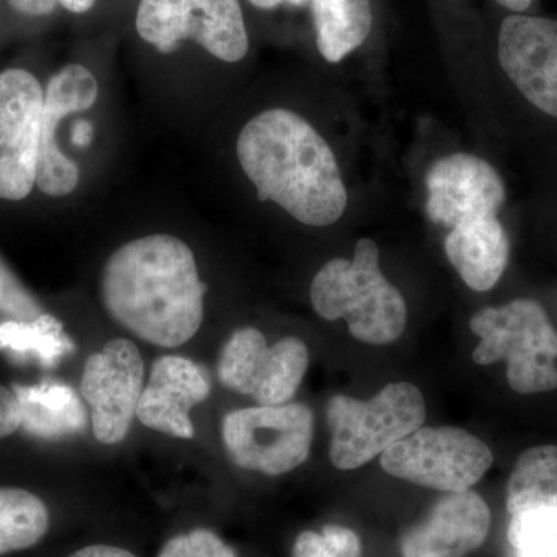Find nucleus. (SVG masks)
<instances>
[{
  "label": "nucleus",
  "instance_id": "1",
  "mask_svg": "<svg viewBox=\"0 0 557 557\" xmlns=\"http://www.w3.org/2000/svg\"><path fill=\"white\" fill-rule=\"evenodd\" d=\"M207 289L193 249L171 234L127 242L102 270V304L110 318L157 347H180L197 335Z\"/></svg>",
  "mask_w": 557,
  "mask_h": 557
},
{
  "label": "nucleus",
  "instance_id": "2",
  "mask_svg": "<svg viewBox=\"0 0 557 557\" xmlns=\"http://www.w3.org/2000/svg\"><path fill=\"white\" fill-rule=\"evenodd\" d=\"M237 159L258 190L309 226H329L343 218L347 189L338 160L313 126L288 109H270L245 124Z\"/></svg>",
  "mask_w": 557,
  "mask_h": 557
},
{
  "label": "nucleus",
  "instance_id": "3",
  "mask_svg": "<svg viewBox=\"0 0 557 557\" xmlns=\"http://www.w3.org/2000/svg\"><path fill=\"white\" fill-rule=\"evenodd\" d=\"M311 304L327 321L346 319L351 336L372 346H386L403 335L408 306L397 287L380 270V248L364 237L354 259L325 263L310 288Z\"/></svg>",
  "mask_w": 557,
  "mask_h": 557
},
{
  "label": "nucleus",
  "instance_id": "4",
  "mask_svg": "<svg viewBox=\"0 0 557 557\" xmlns=\"http://www.w3.org/2000/svg\"><path fill=\"white\" fill-rule=\"evenodd\" d=\"M469 327L480 338L472 361L479 366L507 362L512 391L533 395L557 388V333L536 300L486 307L471 318Z\"/></svg>",
  "mask_w": 557,
  "mask_h": 557
},
{
  "label": "nucleus",
  "instance_id": "5",
  "mask_svg": "<svg viewBox=\"0 0 557 557\" xmlns=\"http://www.w3.org/2000/svg\"><path fill=\"white\" fill-rule=\"evenodd\" d=\"M426 403L410 383H391L369 401L335 395L327 405L330 461L350 471L364 467L423 426Z\"/></svg>",
  "mask_w": 557,
  "mask_h": 557
},
{
  "label": "nucleus",
  "instance_id": "6",
  "mask_svg": "<svg viewBox=\"0 0 557 557\" xmlns=\"http://www.w3.org/2000/svg\"><path fill=\"white\" fill-rule=\"evenodd\" d=\"M313 412L300 403L256 406L230 412L222 440L233 463L260 474L282 475L310 456Z\"/></svg>",
  "mask_w": 557,
  "mask_h": 557
},
{
  "label": "nucleus",
  "instance_id": "7",
  "mask_svg": "<svg viewBox=\"0 0 557 557\" xmlns=\"http://www.w3.org/2000/svg\"><path fill=\"white\" fill-rule=\"evenodd\" d=\"M486 443L458 428H420L381 454V468L413 485L461 493L493 465Z\"/></svg>",
  "mask_w": 557,
  "mask_h": 557
},
{
  "label": "nucleus",
  "instance_id": "8",
  "mask_svg": "<svg viewBox=\"0 0 557 557\" xmlns=\"http://www.w3.org/2000/svg\"><path fill=\"white\" fill-rule=\"evenodd\" d=\"M306 343L295 336L267 344L259 330H236L220 351L218 375L230 391L247 395L260 406L289 403L309 369Z\"/></svg>",
  "mask_w": 557,
  "mask_h": 557
},
{
  "label": "nucleus",
  "instance_id": "9",
  "mask_svg": "<svg viewBox=\"0 0 557 557\" xmlns=\"http://www.w3.org/2000/svg\"><path fill=\"white\" fill-rule=\"evenodd\" d=\"M145 373L141 351L124 338L110 341L84 364L81 397L90 410L95 438L102 445H119L129 434Z\"/></svg>",
  "mask_w": 557,
  "mask_h": 557
},
{
  "label": "nucleus",
  "instance_id": "10",
  "mask_svg": "<svg viewBox=\"0 0 557 557\" xmlns=\"http://www.w3.org/2000/svg\"><path fill=\"white\" fill-rule=\"evenodd\" d=\"M44 90L27 70L0 73V199L24 200L36 185Z\"/></svg>",
  "mask_w": 557,
  "mask_h": 557
},
{
  "label": "nucleus",
  "instance_id": "11",
  "mask_svg": "<svg viewBox=\"0 0 557 557\" xmlns=\"http://www.w3.org/2000/svg\"><path fill=\"white\" fill-rule=\"evenodd\" d=\"M508 541L519 557H548L557 539V446H534L507 486Z\"/></svg>",
  "mask_w": 557,
  "mask_h": 557
},
{
  "label": "nucleus",
  "instance_id": "12",
  "mask_svg": "<svg viewBox=\"0 0 557 557\" xmlns=\"http://www.w3.org/2000/svg\"><path fill=\"white\" fill-rule=\"evenodd\" d=\"M426 186L428 218L448 230L463 220L498 214L507 199L496 168L471 153H453L435 161Z\"/></svg>",
  "mask_w": 557,
  "mask_h": 557
},
{
  "label": "nucleus",
  "instance_id": "13",
  "mask_svg": "<svg viewBox=\"0 0 557 557\" xmlns=\"http://www.w3.org/2000/svg\"><path fill=\"white\" fill-rule=\"evenodd\" d=\"M497 54L520 94L557 119V21L508 16L498 33Z\"/></svg>",
  "mask_w": 557,
  "mask_h": 557
},
{
  "label": "nucleus",
  "instance_id": "14",
  "mask_svg": "<svg viewBox=\"0 0 557 557\" xmlns=\"http://www.w3.org/2000/svg\"><path fill=\"white\" fill-rule=\"evenodd\" d=\"M98 91L94 73L79 64L65 65L49 81L44 94L36 170V186L47 196H69L78 186V164L62 152L57 139L58 127L70 113L90 109L97 101Z\"/></svg>",
  "mask_w": 557,
  "mask_h": 557
},
{
  "label": "nucleus",
  "instance_id": "15",
  "mask_svg": "<svg viewBox=\"0 0 557 557\" xmlns=\"http://www.w3.org/2000/svg\"><path fill=\"white\" fill-rule=\"evenodd\" d=\"M211 380L193 359L161 357L150 369L148 384L139 397L137 418L143 426L190 440L196 435L190 410L208 399Z\"/></svg>",
  "mask_w": 557,
  "mask_h": 557
},
{
  "label": "nucleus",
  "instance_id": "16",
  "mask_svg": "<svg viewBox=\"0 0 557 557\" xmlns=\"http://www.w3.org/2000/svg\"><path fill=\"white\" fill-rule=\"evenodd\" d=\"M490 507L474 491L446 493L420 525L401 537L403 557H465L485 544Z\"/></svg>",
  "mask_w": 557,
  "mask_h": 557
},
{
  "label": "nucleus",
  "instance_id": "17",
  "mask_svg": "<svg viewBox=\"0 0 557 557\" xmlns=\"http://www.w3.org/2000/svg\"><path fill=\"white\" fill-rule=\"evenodd\" d=\"M445 252L469 288L487 292L507 269L508 234L498 214L463 220L449 230Z\"/></svg>",
  "mask_w": 557,
  "mask_h": 557
},
{
  "label": "nucleus",
  "instance_id": "18",
  "mask_svg": "<svg viewBox=\"0 0 557 557\" xmlns=\"http://www.w3.org/2000/svg\"><path fill=\"white\" fill-rule=\"evenodd\" d=\"M20 399L21 429L33 437L60 440L81 434L87 426V412L75 388L58 381L36 386H14Z\"/></svg>",
  "mask_w": 557,
  "mask_h": 557
},
{
  "label": "nucleus",
  "instance_id": "19",
  "mask_svg": "<svg viewBox=\"0 0 557 557\" xmlns=\"http://www.w3.org/2000/svg\"><path fill=\"white\" fill-rule=\"evenodd\" d=\"M186 40L225 62L247 57L249 39L239 0H188Z\"/></svg>",
  "mask_w": 557,
  "mask_h": 557
},
{
  "label": "nucleus",
  "instance_id": "20",
  "mask_svg": "<svg viewBox=\"0 0 557 557\" xmlns=\"http://www.w3.org/2000/svg\"><path fill=\"white\" fill-rule=\"evenodd\" d=\"M319 53L339 62L359 49L372 30L370 0H311Z\"/></svg>",
  "mask_w": 557,
  "mask_h": 557
},
{
  "label": "nucleus",
  "instance_id": "21",
  "mask_svg": "<svg viewBox=\"0 0 557 557\" xmlns=\"http://www.w3.org/2000/svg\"><path fill=\"white\" fill-rule=\"evenodd\" d=\"M75 350L60 319L42 313L33 321H7L0 324V351L11 357L35 359L42 368L60 364Z\"/></svg>",
  "mask_w": 557,
  "mask_h": 557
},
{
  "label": "nucleus",
  "instance_id": "22",
  "mask_svg": "<svg viewBox=\"0 0 557 557\" xmlns=\"http://www.w3.org/2000/svg\"><path fill=\"white\" fill-rule=\"evenodd\" d=\"M49 528V508L36 494L0 487V556L35 547Z\"/></svg>",
  "mask_w": 557,
  "mask_h": 557
},
{
  "label": "nucleus",
  "instance_id": "23",
  "mask_svg": "<svg viewBox=\"0 0 557 557\" xmlns=\"http://www.w3.org/2000/svg\"><path fill=\"white\" fill-rule=\"evenodd\" d=\"M135 24L146 42L161 53H172L186 40L188 0H141Z\"/></svg>",
  "mask_w": 557,
  "mask_h": 557
},
{
  "label": "nucleus",
  "instance_id": "24",
  "mask_svg": "<svg viewBox=\"0 0 557 557\" xmlns=\"http://www.w3.org/2000/svg\"><path fill=\"white\" fill-rule=\"evenodd\" d=\"M361 539L354 530L325 525L321 533L304 531L296 539L293 557H361Z\"/></svg>",
  "mask_w": 557,
  "mask_h": 557
},
{
  "label": "nucleus",
  "instance_id": "25",
  "mask_svg": "<svg viewBox=\"0 0 557 557\" xmlns=\"http://www.w3.org/2000/svg\"><path fill=\"white\" fill-rule=\"evenodd\" d=\"M159 557H237V555L214 531L199 528L188 534H178L170 539L161 548Z\"/></svg>",
  "mask_w": 557,
  "mask_h": 557
},
{
  "label": "nucleus",
  "instance_id": "26",
  "mask_svg": "<svg viewBox=\"0 0 557 557\" xmlns=\"http://www.w3.org/2000/svg\"><path fill=\"white\" fill-rule=\"evenodd\" d=\"M0 313L11 321H33L44 313L20 278L0 260Z\"/></svg>",
  "mask_w": 557,
  "mask_h": 557
},
{
  "label": "nucleus",
  "instance_id": "27",
  "mask_svg": "<svg viewBox=\"0 0 557 557\" xmlns=\"http://www.w3.org/2000/svg\"><path fill=\"white\" fill-rule=\"evenodd\" d=\"M21 421L20 399L11 388L0 384V440L20 431Z\"/></svg>",
  "mask_w": 557,
  "mask_h": 557
},
{
  "label": "nucleus",
  "instance_id": "28",
  "mask_svg": "<svg viewBox=\"0 0 557 557\" xmlns=\"http://www.w3.org/2000/svg\"><path fill=\"white\" fill-rule=\"evenodd\" d=\"M10 5L28 16H47L57 9L58 0H9Z\"/></svg>",
  "mask_w": 557,
  "mask_h": 557
},
{
  "label": "nucleus",
  "instance_id": "29",
  "mask_svg": "<svg viewBox=\"0 0 557 557\" xmlns=\"http://www.w3.org/2000/svg\"><path fill=\"white\" fill-rule=\"evenodd\" d=\"M70 557H137L132 555L127 549L112 547V545H90L76 552Z\"/></svg>",
  "mask_w": 557,
  "mask_h": 557
},
{
  "label": "nucleus",
  "instance_id": "30",
  "mask_svg": "<svg viewBox=\"0 0 557 557\" xmlns=\"http://www.w3.org/2000/svg\"><path fill=\"white\" fill-rule=\"evenodd\" d=\"M95 129L90 121H76L75 126L72 127V143L76 148H89L90 143L94 141Z\"/></svg>",
  "mask_w": 557,
  "mask_h": 557
},
{
  "label": "nucleus",
  "instance_id": "31",
  "mask_svg": "<svg viewBox=\"0 0 557 557\" xmlns=\"http://www.w3.org/2000/svg\"><path fill=\"white\" fill-rule=\"evenodd\" d=\"M65 10L72 13H86L95 5V0H58Z\"/></svg>",
  "mask_w": 557,
  "mask_h": 557
},
{
  "label": "nucleus",
  "instance_id": "32",
  "mask_svg": "<svg viewBox=\"0 0 557 557\" xmlns=\"http://www.w3.org/2000/svg\"><path fill=\"white\" fill-rule=\"evenodd\" d=\"M498 5L505 7V9L511 10V11H525L527 9H530L531 3L534 2V0H496Z\"/></svg>",
  "mask_w": 557,
  "mask_h": 557
},
{
  "label": "nucleus",
  "instance_id": "33",
  "mask_svg": "<svg viewBox=\"0 0 557 557\" xmlns=\"http://www.w3.org/2000/svg\"><path fill=\"white\" fill-rule=\"evenodd\" d=\"M249 2H251L252 5L258 7V9L271 10L274 9V7H277L282 0H249Z\"/></svg>",
  "mask_w": 557,
  "mask_h": 557
},
{
  "label": "nucleus",
  "instance_id": "34",
  "mask_svg": "<svg viewBox=\"0 0 557 557\" xmlns=\"http://www.w3.org/2000/svg\"><path fill=\"white\" fill-rule=\"evenodd\" d=\"M548 557H557V539L555 545H553L552 552H549Z\"/></svg>",
  "mask_w": 557,
  "mask_h": 557
},
{
  "label": "nucleus",
  "instance_id": "35",
  "mask_svg": "<svg viewBox=\"0 0 557 557\" xmlns=\"http://www.w3.org/2000/svg\"><path fill=\"white\" fill-rule=\"evenodd\" d=\"M282 2H284V0H282ZM288 2L292 3V5H302L306 0H288Z\"/></svg>",
  "mask_w": 557,
  "mask_h": 557
}]
</instances>
